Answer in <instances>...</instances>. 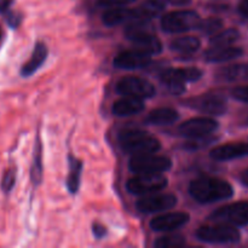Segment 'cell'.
I'll return each mask as SVG.
<instances>
[{
  "label": "cell",
  "mask_w": 248,
  "mask_h": 248,
  "mask_svg": "<svg viewBox=\"0 0 248 248\" xmlns=\"http://www.w3.org/2000/svg\"><path fill=\"white\" fill-rule=\"evenodd\" d=\"M189 194L196 202L206 205L232 198L234 189L224 179L201 177L189 184Z\"/></svg>",
  "instance_id": "1"
},
{
  "label": "cell",
  "mask_w": 248,
  "mask_h": 248,
  "mask_svg": "<svg viewBox=\"0 0 248 248\" xmlns=\"http://www.w3.org/2000/svg\"><path fill=\"white\" fill-rule=\"evenodd\" d=\"M150 21L130 22L125 29L127 40L135 45V48L143 51L150 56L159 55L162 51V43L153 31Z\"/></svg>",
  "instance_id": "2"
},
{
  "label": "cell",
  "mask_w": 248,
  "mask_h": 248,
  "mask_svg": "<svg viewBox=\"0 0 248 248\" xmlns=\"http://www.w3.org/2000/svg\"><path fill=\"white\" fill-rule=\"evenodd\" d=\"M119 145L127 154L140 155L148 153H156L161 144L156 137L138 128L124 130L119 133Z\"/></svg>",
  "instance_id": "3"
},
{
  "label": "cell",
  "mask_w": 248,
  "mask_h": 248,
  "mask_svg": "<svg viewBox=\"0 0 248 248\" xmlns=\"http://www.w3.org/2000/svg\"><path fill=\"white\" fill-rule=\"evenodd\" d=\"M196 239L206 244L212 245H232L241 240L239 230L232 225L216 223L213 225H203L195 232Z\"/></svg>",
  "instance_id": "4"
},
{
  "label": "cell",
  "mask_w": 248,
  "mask_h": 248,
  "mask_svg": "<svg viewBox=\"0 0 248 248\" xmlns=\"http://www.w3.org/2000/svg\"><path fill=\"white\" fill-rule=\"evenodd\" d=\"M203 72L199 68H169L160 74V80L173 94H181L186 90V82H195L202 78Z\"/></svg>",
  "instance_id": "5"
},
{
  "label": "cell",
  "mask_w": 248,
  "mask_h": 248,
  "mask_svg": "<svg viewBox=\"0 0 248 248\" xmlns=\"http://www.w3.org/2000/svg\"><path fill=\"white\" fill-rule=\"evenodd\" d=\"M169 186V181L162 173H138L126 183V189L136 196H145L159 193Z\"/></svg>",
  "instance_id": "6"
},
{
  "label": "cell",
  "mask_w": 248,
  "mask_h": 248,
  "mask_svg": "<svg viewBox=\"0 0 248 248\" xmlns=\"http://www.w3.org/2000/svg\"><path fill=\"white\" fill-rule=\"evenodd\" d=\"M172 167V160L165 155L155 153L133 155L128 162V169L132 173H164Z\"/></svg>",
  "instance_id": "7"
},
{
  "label": "cell",
  "mask_w": 248,
  "mask_h": 248,
  "mask_svg": "<svg viewBox=\"0 0 248 248\" xmlns=\"http://www.w3.org/2000/svg\"><path fill=\"white\" fill-rule=\"evenodd\" d=\"M199 22H200V16L198 12L193 10H178L162 16L161 28L166 33H184L191 29H196Z\"/></svg>",
  "instance_id": "8"
},
{
  "label": "cell",
  "mask_w": 248,
  "mask_h": 248,
  "mask_svg": "<svg viewBox=\"0 0 248 248\" xmlns=\"http://www.w3.org/2000/svg\"><path fill=\"white\" fill-rule=\"evenodd\" d=\"M212 223L244 227L248 225V202H235L222 206L208 217Z\"/></svg>",
  "instance_id": "9"
},
{
  "label": "cell",
  "mask_w": 248,
  "mask_h": 248,
  "mask_svg": "<svg viewBox=\"0 0 248 248\" xmlns=\"http://www.w3.org/2000/svg\"><path fill=\"white\" fill-rule=\"evenodd\" d=\"M115 90L123 97H133L138 99L152 98L156 93V89L152 82L138 77L121 78L116 82Z\"/></svg>",
  "instance_id": "10"
},
{
  "label": "cell",
  "mask_w": 248,
  "mask_h": 248,
  "mask_svg": "<svg viewBox=\"0 0 248 248\" xmlns=\"http://www.w3.org/2000/svg\"><path fill=\"white\" fill-rule=\"evenodd\" d=\"M177 198L173 194H150L143 196L136 202V208L138 212L150 215V213H160L172 210L176 207Z\"/></svg>",
  "instance_id": "11"
},
{
  "label": "cell",
  "mask_w": 248,
  "mask_h": 248,
  "mask_svg": "<svg viewBox=\"0 0 248 248\" xmlns=\"http://www.w3.org/2000/svg\"><path fill=\"white\" fill-rule=\"evenodd\" d=\"M186 104L195 110L208 115H223L228 110V104L224 97L216 93H206L202 96L194 97L186 101Z\"/></svg>",
  "instance_id": "12"
},
{
  "label": "cell",
  "mask_w": 248,
  "mask_h": 248,
  "mask_svg": "<svg viewBox=\"0 0 248 248\" xmlns=\"http://www.w3.org/2000/svg\"><path fill=\"white\" fill-rule=\"evenodd\" d=\"M219 125L211 118H193L186 120L178 126L179 135L186 138L210 136L218 130Z\"/></svg>",
  "instance_id": "13"
},
{
  "label": "cell",
  "mask_w": 248,
  "mask_h": 248,
  "mask_svg": "<svg viewBox=\"0 0 248 248\" xmlns=\"http://www.w3.org/2000/svg\"><path fill=\"white\" fill-rule=\"evenodd\" d=\"M150 62H152V56L138 48H132V50H124L119 52L114 58L113 64L118 69L135 70L147 67Z\"/></svg>",
  "instance_id": "14"
},
{
  "label": "cell",
  "mask_w": 248,
  "mask_h": 248,
  "mask_svg": "<svg viewBox=\"0 0 248 248\" xmlns=\"http://www.w3.org/2000/svg\"><path fill=\"white\" fill-rule=\"evenodd\" d=\"M190 216L186 212H171L160 215L150 220V229L156 232H170L186 225Z\"/></svg>",
  "instance_id": "15"
},
{
  "label": "cell",
  "mask_w": 248,
  "mask_h": 248,
  "mask_svg": "<svg viewBox=\"0 0 248 248\" xmlns=\"http://www.w3.org/2000/svg\"><path fill=\"white\" fill-rule=\"evenodd\" d=\"M210 156L216 161H230L246 157L248 156V143L239 142L219 145L211 150Z\"/></svg>",
  "instance_id": "16"
},
{
  "label": "cell",
  "mask_w": 248,
  "mask_h": 248,
  "mask_svg": "<svg viewBox=\"0 0 248 248\" xmlns=\"http://www.w3.org/2000/svg\"><path fill=\"white\" fill-rule=\"evenodd\" d=\"M133 21H137L136 10L128 7H111L102 15V22L107 27H116L119 24Z\"/></svg>",
  "instance_id": "17"
},
{
  "label": "cell",
  "mask_w": 248,
  "mask_h": 248,
  "mask_svg": "<svg viewBox=\"0 0 248 248\" xmlns=\"http://www.w3.org/2000/svg\"><path fill=\"white\" fill-rule=\"evenodd\" d=\"M47 46L44 43H41V41L36 43L35 46H34V50L31 58H29V60L24 63L23 67L21 68L22 77H31V75H33L36 70L40 69L41 65L45 63L46 60H47Z\"/></svg>",
  "instance_id": "18"
},
{
  "label": "cell",
  "mask_w": 248,
  "mask_h": 248,
  "mask_svg": "<svg viewBox=\"0 0 248 248\" xmlns=\"http://www.w3.org/2000/svg\"><path fill=\"white\" fill-rule=\"evenodd\" d=\"M145 109V104L143 99L133 98V97H124L119 99L111 107V111L114 115L126 118V116L137 115Z\"/></svg>",
  "instance_id": "19"
},
{
  "label": "cell",
  "mask_w": 248,
  "mask_h": 248,
  "mask_svg": "<svg viewBox=\"0 0 248 248\" xmlns=\"http://www.w3.org/2000/svg\"><path fill=\"white\" fill-rule=\"evenodd\" d=\"M244 51L234 46H212L206 51L205 60L211 63H222L241 57Z\"/></svg>",
  "instance_id": "20"
},
{
  "label": "cell",
  "mask_w": 248,
  "mask_h": 248,
  "mask_svg": "<svg viewBox=\"0 0 248 248\" xmlns=\"http://www.w3.org/2000/svg\"><path fill=\"white\" fill-rule=\"evenodd\" d=\"M178 119L179 114L176 109L164 107V108H156L150 111L147 115V118H145V123L156 126L172 125Z\"/></svg>",
  "instance_id": "21"
},
{
  "label": "cell",
  "mask_w": 248,
  "mask_h": 248,
  "mask_svg": "<svg viewBox=\"0 0 248 248\" xmlns=\"http://www.w3.org/2000/svg\"><path fill=\"white\" fill-rule=\"evenodd\" d=\"M135 10L137 21H152L165 11V2L161 0H145Z\"/></svg>",
  "instance_id": "22"
},
{
  "label": "cell",
  "mask_w": 248,
  "mask_h": 248,
  "mask_svg": "<svg viewBox=\"0 0 248 248\" xmlns=\"http://www.w3.org/2000/svg\"><path fill=\"white\" fill-rule=\"evenodd\" d=\"M68 160H69V173L67 177V188L70 194H77L79 190L80 181H81L84 164H82L81 160L77 159L72 155H69Z\"/></svg>",
  "instance_id": "23"
},
{
  "label": "cell",
  "mask_w": 248,
  "mask_h": 248,
  "mask_svg": "<svg viewBox=\"0 0 248 248\" xmlns=\"http://www.w3.org/2000/svg\"><path fill=\"white\" fill-rule=\"evenodd\" d=\"M201 41L200 39L196 36H181L174 40L171 41L170 44V48L172 51L181 55H189V53H194L200 48Z\"/></svg>",
  "instance_id": "24"
},
{
  "label": "cell",
  "mask_w": 248,
  "mask_h": 248,
  "mask_svg": "<svg viewBox=\"0 0 248 248\" xmlns=\"http://www.w3.org/2000/svg\"><path fill=\"white\" fill-rule=\"evenodd\" d=\"M248 75V64H244V63H240V64H232L224 67L223 69H220L218 72L217 77L219 80L223 81H235V80L244 79L247 78Z\"/></svg>",
  "instance_id": "25"
},
{
  "label": "cell",
  "mask_w": 248,
  "mask_h": 248,
  "mask_svg": "<svg viewBox=\"0 0 248 248\" xmlns=\"http://www.w3.org/2000/svg\"><path fill=\"white\" fill-rule=\"evenodd\" d=\"M31 181L34 186H39L43 181V145H41L40 138H36L35 149H34L33 166H31Z\"/></svg>",
  "instance_id": "26"
},
{
  "label": "cell",
  "mask_w": 248,
  "mask_h": 248,
  "mask_svg": "<svg viewBox=\"0 0 248 248\" xmlns=\"http://www.w3.org/2000/svg\"><path fill=\"white\" fill-rule=\"evenodd\" d=\"M240 38V33L236 29H227L224 31L216 34L211 38L210 44L212 46H229Z\"/></svg>",
  "instance_id": "27"
},
{
  "label": "cell",
  "mask_w": 248,
  "mask_h": 248,
  "mask_svg": "<svg viewBox=\"0 0 248 248\" xmlns=\"http://www.w3.org/2000/svg\"><path fill=\"white\" fill-rule=\"evenodd\" d=\"M186 241L182 235H166L154 242L155 248H181L186 246Z\"/></svg>",
  "instance_id": "28"
},
{
  "label": "cell",
  "mask_w": 248,
  "mask_h": 248,
  "mask_svg": "<svg viewBox=\"0 0 248 248\" xmlns=\"http://www.w3.org/2000/svg\"><path fill=\"white\" fill-rule=\"evenodd\" d=\"M223 27V21L218 17H210V18H206L203 21L199 22L196 29L200 31L201 33L207 34V35H213L215 33H217L220 28Z\"/></svg>",
  "instance_id": "29"
},
{
  "label": "cell",
  "mask_w": 248,
  "mask_h": 248,
  "mask_svg": "<svg viewBox=\"0 0 248 248\" xmlns=\"http://www.w3.org/2000/svg\"><path fill=\"white\" fill-rule=\"evenodd\" d=\"M215 140L216 138L211 137V135L203 136V137L189 138L188 142H186L183 144V148L186 150H188V152H196V150H200L202 148H206L207 145H210Z\"/></svg>",
  "instance_id": "30"
},
{
  "label": "cell",
  "mask_w": 248,
  "mask_h": 248,
  "mask_svg": "<svg viewBox=\"0 0 248 248\" xmlns=\"http://www.w3.org/2000/svg\"><path fill=\"white\" fill-rule=\"evenodd\" d=\"M16 183V171L14 169H9L5 172L1 181V189L5 193H10Z\"/></svg>",
  "instance_id": "31"
},
{
  "label": "cell",
  "mask_w": 248,
  "mask_h": 248,
  "mask_svg": "<svg viewBox=\"0 0 248 248\" xmlns=\"http://www.w3.org/2000/svg\"><path fill=\"white\" fill-rule=\"evenodd\" d=\"M136 0H97V5L104 9H111V7H121L135 2Z\"/></svg>",
  "instance_id": "32"
},
{
  "label": "cell",
  "mask_w": 248,
  "mask_h": 248,
  "mask_svg": "<svg viewBox=\"0 0 248 248\" xmlns=\"http://www.w3.org/2000/svg\"><path fill=\"white\" fill-rule=\"evenodd\" d=\"M232 96L235 99L244 103H248V86H237L232 91Z\"/></svg>",
  "instance_id": "33"
},
{
  "label": "cell",
  "mask_w": 248,
  "mask_h": 248,
  "mask_svg": "<svg viewBox=\"0 0 248 248\" xmlns=\"http://www.w3.org/2000/svg\"><path fill=\"white\" fill-rule=\"evenodd\" d=\"M92 232H93L94 237L102 239V237H104L107 235V229L104 225L99 224V223H94V224L92 225Z\"/></svg>",
  "instance_id": "34"
},
{
  "label": "cell",
  "mask_w": 248,
  "mask_h": 248,
  "mask_svg": "<svg viewBox=\"0 0 248 248\" xmlns=\"http://www.w3.org/2000/svg\"><path fill=\"white\" fill-rule=\"evenodd\" d=\"M239 14L245 18H248V0H242L239 5Z\"/></svg>",
  "instance_id": "35"
},
{
  "label": "cell",
  "mask_w": 248,
  "mask_h": 248,
  "mask_svg": "<svg viewBox=\"0 0 248 248\" xmlns=\"http://www.w3.org/2000/svg\"><path fill=\"white\" fill-rule=\"evenodd\" d=\"M7 23L11 27H17L19 24V21H21V17L16 14H9L7 16Z\"/></svg>",
  "instance_id": "36"
},
{
  "label": "cell",
  "mask_w": 248,
  "mask_h": 248,
  "mask_svg": "<svg viewBox=\"0 0 248 248\" xmlns=\"http://www.w3.org/2000/svg\"><path fill=\"white\" fill-rule=\"evenodd\" d=\"M12 0H0V12L7 11V9L11 5Z\"/></svg>",
  "instance_id": "37"
},
{
  "label": "cell",
  "mask_w": 248,
  "mask_h": 248,
  "mask_svg": "<svg viewBox=\"0 0 248 248\" xmlns=\"http://www.w3.org/2000/svg\"><path fill=\"white\" fill-rule=\"evenodd\" d=\"M167 1L172 5H177V6H184V5L190 4L191 0H167Z\"/></svg>",
  "instance_id": "38"
},
{
  "label": "cell",
  "mask_w": 248,
  "mask_h": 248,
  "mask_svg": "<svg viewBox=\"0 0 248 248\" xmlns=\"http://www.w3.org/2000/svg\"><path fill=\"white\" fill-rule=\"evenodd\" d=\"M241 182H242V184H244V186H248V169L246 170V171L242 172V174H241Z\"/></svg>",
  "instance_id": "39"
},
{
  "label": "cell",
  "mask_w": 248,
  "mask_h": 248,
  "mask_svg": "<svg viewBox=\"0 0 248 248\" xmlns=\"http://www.w3.org/2000/svg\"><path fill=\"white\" fill-rule=\"evenodd\" d=\"M1 40H2V31L1 29H0V44H1Z\"/></svg>",
  "instance_id": "40"
},
{
  "label": "cell",
  "mask_w": 248,
  "mask_h": 248,
  "mask_svg": "<svg viewBox=\"0 0 248 248\" xmlns=\"http://www.w3.org/2000/svg\"><path fill=\"white\" fill-rule=\"evenodd\" d=\"M247 79H248V75H247Z\"/></svg>",
  "instance_id": "41"
}]
</instances>
